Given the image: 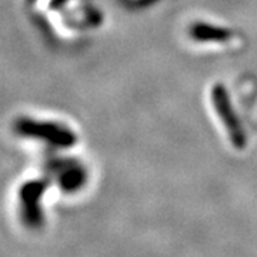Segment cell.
<instances>
[{"label": "cell", "mask_w": 257, "mask_h": 257, "mask_svg": "<svg viewBox=\"0 0 257 257\" xmlns=\"http://www.w3.org/2000/svg\"><path fill=\"white\" fill-rule=\"evenodd\" d=\"M15 133L20 139L57 150L72 149L77 143V135L73 128L59 120L22 116L15 123Z\"/></svg>", "instance_id": "cell-1"}, {"label": "cell", "mask_w": 257, "mask_h": 257, "mask_svg": "<svg viewBox=\"0 0 257 257\" xmlns=\"http://www.w3.org/2000/svg\"><path fill=\"white\" fill-rule=\"evenodd\" d=\"M210 103L216 116L220 120L221 127L226 130L230 143L236 149H243L247 143V136L241 126L236 109L230 100L229 93L221 83H217L211 87Z\"/></svg>", "instance_id": "cell-2"}, {"label": "cell", "mask_w": 257, "mask_h": 257, "mask_svg": "<svg viewBox=\"0 0 257 257\" xmlns=\"http://www.w3.org/2000/svg\"><path fill=\"white\" fill-rule=\"evenodd\" d=\"M190 37L193 42L202 43V45H217V46H229L233 42L234 35L226 30L224 28L211 25L207 22H197L193 23L189 29Z\"/></svg>", "instance_id": "cell-3"}]
</instances>
